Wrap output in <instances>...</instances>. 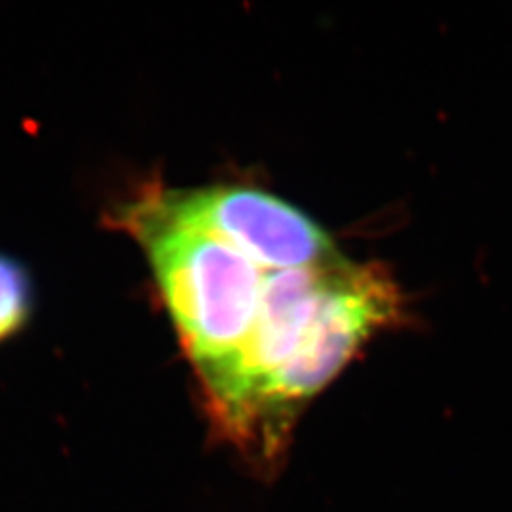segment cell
<instances>
[{
    "label": "cell",
    "instance_id": "1",
    "mask_svg": "<svg viewBox=\"0 0 512 512\" xmlns=\"http://www.w3.org/2000/svg\"><path fill=\"white\" fill-rule=\"evenodd\" d=\"M147 251L200 382L228 365L255 329L272 272L211 232L169 217L150 194L118 213Z\"/></svg>",
    "mask_w": 512,
    "mask_h": 512
},
{
    "label": "cell",
    "instance_id": "2",
    "mask_svg": "<svg viewBox=\"0 0 512 512\" xmlns=\"http://www.w3.org/2000/svg\"><path fill=\"white\" fill-rule=\"evenodd\" d=\"M397 306L384 274L344 262L306 340L262 397L247 452L255 467L272 469L302 404L329 384L370 334L393 319Z\"/></svg>",
    "mask_w": 512,
    "mask_h": 512
},
{
    "label": "cell",
    "instance_id": "3",
    "mask_svg": "<svg viewBox=\"0 0 512 512\" xmlns=\"http://www.w3.org/2000/svg\"><path fill=\"white\" fill-rule=\"evenodd\" d=\"M150 196L169 217L211 232L264 268H306L336 258L329 236L308 215L258 188L209 186Z\"/></svg>",
    "mask_w": 512,
    "mask_h": 512
},
{
    "label": "cell",
    "instance_id": "4",
    "mask_svg": "<svg viewBox=\"0 0 512 512\" xmlns=\"http://www.w3.org/2000/svg\"><path fill=\"white\" fill-rule=\"evenodd\" d=\"M33 308L29 275L18 260L0 255V342L25 327Z\"/></svg>",
    "mask_w": 512,
    "mask_h": 512
}]
</instances>
